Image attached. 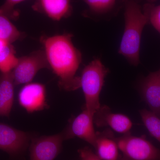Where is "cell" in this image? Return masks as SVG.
Wrapping results in <instances>:
<instances>
[{"instance_id": "16", "label": "cell", "mask_w": 160, "mask_h": 160, "mask_svg": "<svg viewBox=\"0 0 160 160\" xmlns=\"http://www.w3.org/2000/svg\"><path fill=\"white\" fill-rule=\"evenodd\" d=\"M139 112L142 121L149 133L160 143V118L147 109H142Z\"/></svg>"}, {"instance_id": "21", "label": "cell", "mask_w": 160, "mask_h": 160, "mask_svg": "<svg viewBox=\"0 0 160 160\" xmlns=\"http://www.w3.org/2000/svg\"><path fill=\"white\" fill-rule=\"evenodd\" d=\"M78 152L81 160H102L89 147H84Z\"/></svg>"}, {"instance_id": "7", "label": "cell", "mask_w": 160, "mask_h": 160, "mask_svg": "<svg viewBox=\"0 0 160 160\" xmlns=\"http://www.w3.org/2000/svg\"><path fill=\"white\" fill-rule=\"evenodd\" d=\"M94 115L84 109L83 111L71 121L67 128L62 132L65 140L78 137L94 147L96 141L95 131Z\"/></svg>"}, {"instance_id": "19", "label": "cell", "mask_w": 160, "mask_h": 160, "mask_svg": "<svg viewBox=\"0 0 160 160\" xmlns=\"http://www.w3.org/2000/svg\"><path fill=\"white\" fill-rule=\"evenodd\" d=\"M25 0H6L5 3L0 6V12L10 19H14L18 17V13L15 10L16 5Z\"/></svg>"}, {"instance_id": "11", "label": "cell", "mask_w": 160, "mask_h": 160, "mask_svg": "<svg viewBox=\"0 0 160 160\" xmlns=\"http://www.w3.org/2000/svg\"><path fill=\"white\" fill-rule=\"evenodd\" d=\"M141 92L150 111L160 118V69L150 72L144 80Z\"/></svg>"}, {"instance_id": "14", "label": "cell", "mask_w": 160, "mask_h": 160, "mask_svg": "<svg viewBox=\"0 0 160 160\" xmlns=\"http://www.w3.org/2000/svg\"><path fill=\"white\" fill-rule=\"evenodd\" d=\"M15 84L11 72L0 74V116L9 118L14 101Z\"/></svg>"}, {"instance_id": "22", "label": "cell", "mask_w": 160, "mask_h": 160, "mask_svg": "<svg viewBox=\"0 0 160 160\" xmlns=\"http://www.w3.org/2000/svg\"><path fill=\"white\" fill-rule=\"evenodd\" d=\"M9 44H11L8 43V42H6V41H4V40L0 39V52L2 51L3 50H4Z\"/></svg>"}, {"instance_id": "10", "label": "cell", "mask_w": 160, "mask_h": 160, "mask_svg": "<svg viewBox=\"0 0 160 160\" xmlns=\"http://www.w3.org/2000/svg\"><path fill=\"white\" fill-rule=\"evenodd\" d=\"M93 122L98 127L109 126L114 131L126 134L130 132L132 122L128 117L120 113H113L109 106H101L93 116Z\"/></svg>"}, {"instance_id": "6", "label": "cell", "mask_w": 160, "mask_h": 160, "mask_svg": "<svg viewBox=\"0 0 160 160\" xmlns=\"http://www.w3.org/2000/svg\"><path fill=\"white\" fill-rule=\"evenodd\" d=\"M62 133L32 138L29 145L30 160H54L62 150Z\"/></svg>"}, {"instance_id": "8", "label": "cell", "mask_w": 160, "mask_h": 160, "mask_svg": "<svg viewBox=\"0 0 160 160\" xmlns=\"http://www.w3.org/2000/svg\"><path fill=\"white\" fill-rule=\"evenodd\" d=\"M32 138L28 132L0 122V149L10 155H16L26 150Z\"/></svg>"}, {"instance_id": "3", "label": "cell", "mask_w": 160, "mask_h": 160, "mask_svg": "<svg viewBox=\"0 0 160 160\" xmlns=\"http://www.w3.org/2000/svg\"><path fill=\"white\" fill-rule=\"evenodd\" d=\"M109 72L98 59L92 61L82 72L81 88L85 96V108L91 114L94 115L101 106L100 95Z\"/></svg>"}, {"instance_id": "17", "label": "cell", "mask_w": 160, "mask_h": 160, "mask_svg": "<svg viewBox=\"0 0 160 160\" xmlns=\"http://www.w3.org/2000/svg\"><path fill=\"white\" fill-rule=\"evenodd\" d=\"M18 58L16 56L13 46L9 44L0 52V72L7 73L11 72L17 65Z\"/></svg>"}, {"instance_id": "4", "label": "cell", "mask_w": 160, "mask_h": 160, "mask_svg": "<svg viewBox=\"0 0 160 160\" xmlns=\"http://www.w3.org/2000/svg\"><path fill=\"white\" fill-rule=\"evenodd\" d=\"M122 155L119 160H160V150L144 136L129 132L116 138Z\"/></svg>"}, {"instance_id": "15", "label": "cell", "mask_w": 160, "mask_h": 160, "mask_svg": "<svg viewBox=\"0 0 160 160\" xmlns=\"http://www.w3.org/2000/svg\"><path fill=\"white\" fill-rule=\"evenodd\" d=\"M10 20L0 12V39L12 44L22 39L23 35Z\"/></svg>"}, {"instance_id": "13", "label": "cell", "mask_w": 160, "mask_h": 160, "mask_svg": "<svg viewBox=\"0 0 160 160\" xmlns=\"http://www.w3.org/2000/svg\"><path fill=\"white\" fill-rule=\"evenodd\" d=\"M32 7L55 21L68 17L72 11L70 0H36Z\"/></svg>"}, {"instance_id": "5", "label": "cell", "mask_w": 160, "mask_h": 160, "mask_svg": "<svg viewBox=\"0 0 160 160\" xmlns=\"http://www.w3.org/2000/svg\"><path fill=\"white\" fill-rule=\"evenodd\" d=\"M50 69L45 51L38 50L19 58L17 65L11 72L15 86L28 84L42 69Z\"/></svg>"}, {"instance_id": "20", "label": "cell", "mask_w": 160, "mask_h": 160, "mask_svg": "<svg viewBox=\"0 0 160 160\" xmlns=\"http://www.w3.org/2000/svg\"><path fill=\"white\" fill-rule=\"evenodd\" d=\"M149 22L160 33V5L149 3Z\"/></svg>"}, {"instance_id": "18", "label": "cell", "mask_w": 160, "mask_h": 160, "mask_svg": "<svg viewBox=\"0 0 160 160\" xmlns=\"http://www.w3.org/2000/svg\"><path fill=\"white\" fill-rule=\"evenodd\" d=\"M90 11L94 14L102 15L108 13L114 8L117 0H84Z\"/></svg>"}, {"instance_id": "12", "label": "cell", "mask_w": 160, "mask_h": 160, "mask_svg": "<svg viewBox=\"0 0 160 160\" xmlns=\"http://www.w3.org/2000/svg\"><path fill=\"white\" fill-rule=\"evenodd\" d=\"M94 148L97 155L102 160H119V149L116 138L110 129L97 132Z\"/></svg>"}, {"instance_id": "23", "label": "cell", "mask_w": 160, "mask_h": 160, "mask_svg": "<svg viewBox=\"0 0 160 160\" xmlns=\"http://www.w3.org/2000/svg\"><path fill=\"white\" fill-rule=\"evenodd\" d=\"M148 1L150 2H154V1H156V0H148Z\"/></svg>"}, {"instance_id": "9", "label": "cell", "mask_w": 160, "mask_h": 160, "mask_svg": "<svg viewBox=\"0 0 160 160\" xmlns=\"http://www.w3.org/2000/svg\"><path fill=\"white\" fill-rule=\"evenodd\" d=\"M20 106L28 112L41 111L48 108L45 86L39 83L26 84L19 92Z\"/></svg>"}, {"instance_id": "1", "label": "cell", "mask_w": 160, "mask_h": 160, "mask_svg": "<svg viewBox=\"0 0 160 160\" xmlns=\"http://www.w3.org/2000/svg\"><path fill=\"white\" fill-rule=\"evenodd\" d=\"M72 37L66 33L41 38L49 67L58 78V86L67 91L81 88L80 77L76 74L82 62V53L72 44Z\"/></svg>"}, {"instance_id": "2", "label": "cell", "mask_w": 160, "mask_h": 160, "mask_svg": "<svg viewBox=\"0 0 160 160\" xmlns=\"http://www.w3.org/2000/svg\"><path fill=\"white\" fill-rule=\"evenodd\" d=\"M149 3L142 8L134 0H126L125 29L118 53L125 57L131 65L140 63L141 37L144 27L149 22Z\"/></svg>"}]
</instances>
